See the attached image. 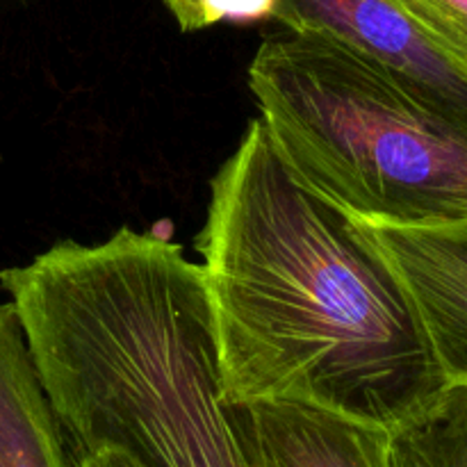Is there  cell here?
Returning a JSON list of instances; mask_svg holds the SVG:
<instances>
[{"instance_id":"1","label":"cell","mask_w":467,"mask_h":467,"mask_svg":"<svg viewBox=\"0 0 467 467\" xmlns=\"http://www.w3.org/2000/svg\"><path fill=\"white\" fill-rule=\"evenodd\" d=\"M228 404L299 401L395 429L447 379L360 219L306 185L249 123L199 237Z\"/></svg>"},{"instance_id":"2","label":"cell","mask_w":467,"mask_h":467,"mask_svg":"<svg viewBox=\"0 0 467 467\" xmlns=\"http://www.w3.org/2000/svg\"><path fill=\"white\" fill-rule=\"evenodd\" d=\"M73 454L117 445L146 467H254L222 392L199 265L150 233L59 242L5 278Z\"/></svg>"},{"instance_id":"3","label":"cell","mask_w":467,"mask_h":467,"mask_svg":"<svg viewBox=\"0 0 467 467\" xmlns=\"http://www.w3.org/2000/svg\"><path fill=\"white\" fill-rule=\"evenodd\" d=\"M249 87L287 167L356 219L467 222V126L374 62L290 30L260 44Z\"/></svg>"},{"instance_id":"4","label":"cell","mask_w":467,"mask_h":467,"mask_svg":"<svg viewBox=\"0 0 467 467\" xmlns=\"http://www.w3.org/2000/svg\"><path fill=\"white\" fill-rule=\"evenodd\" d=\"M272 18L337 41L467 126V71L400 0H276Z\"/></svg>"},{"instance_id":"5","label":"cell","mask_w":467,"mask_h":467,"mask_svg":"<svg viewBox=\"0 0 467 467\" xmlns=\"http://www.w3.org/2000/svg\"><path fill=\"white\" fill-rule=\"evenodd\" d=\"M363 223L404 281L447 383H467V222Z\"/></svg>"},{"instance_id":"6","label":"cell","mask_w":467,"mask_h":467,"mask_svg":"<svg viewBox=\"0 0 467 467\" xmlns=\"http://www.w3.org/2000/svg\"><path fill=\"white\" fill-rule=\"evenodd\" d=\"M228 409L254 467H392L390 429L299 401Z\"/></svg>"},{"instance_id":"7","label":"cell","mask_w":467,"mask_h":467,"mask_svg":"<svg viewBox=\"0 0 467 467\" xmlns=\"http://www.w3.org/2000/svg\"><path fill=\"white\" fill-rule=\"evenodd\" d=\"M0 467H78L12 304L0 306Z\"/></svg>"},{"instance_id":"8","label":"cell","mask_w":467,"mask_h":467,"mask_svg":"<svg viewBox=\"0 0 467 467\" xmlns=\"http://www.w3.org/2000/svg\"><path fill=\"white\" fill-rule=\"evenodd\" d=\"M392 467H467V383H447L390 429Z\"/></svg>"},{"instance_id":"9","label":"cell","mask_w":467,"mask_h":467,"mask_svg":"<svg viewBox=\"0 0 467 467\" xmlns=\"http://www.w3.org/2000/svg\"><path fill=\"white\" fill-rule=\"evenodd\" d=\"M467 71V0H400Z\"/></svg>"},{"instance_id":"10","label":"cell","mask_w":467,"mask_h":467,"mask_svg":"<svg viewBox=\"0 0 467 467\" xmlns=\"http://www.w3.org/2000/svg\"><path fill=\"white\" fill-rule=\"evenodd\" d=\"M276 0H203L208 26L219 21H263L272 18Z\"/></svg>"},{"instance_id":"11","label":"cell","mask_w":467,"mask_h":467,"mask_svg":"<svg viewBox=\"0 0 467 467\" xmlns=\"http://www.w3.org/2000/svg\"><path fill=\"white\" fill-rule=\"evenodd\" d=\"M73 456L78 467H146L135 454L117 445H99Z\"/></svg>"},{"instance_id":"12","label":"cell","mask_w":467,"mask_h":467,"mask_svg":"<svg viewBox=\"0 0 467 467\" xmlns=\"http://www.w3.org/2000/svg\"><path fill=\"white\" fill-rule=\"evenodd\" d=\"M171 14L176 16L178 26L185 32L203 30L208 27V16H205L203 0H164Z\"/></svg>"}]
</instances>
